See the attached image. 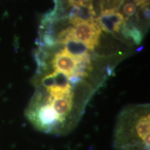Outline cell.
Segmentation results:
<instances>
[{"label":"cell","mask_w":150,"mask_h":150,"mask_svg":"<svg viewBox=\"0 0 150 150\" xmlns=\"http://www.w3.org/2000/svg\"><path fill=\"white\" fill-rule=\"evenodd\" d=\"M96 20L102 31L112 34L120 32L121 28L125 22V19L116 8L102 10Z\"/></svg>","instance_id":"7a4b0ae2"},{"label":"cell","mask_w":150,"mask_h":150,"mask_svg":"<svg viewBox=\"0 0 150 150\" xmlns=\"http://www.w3.org/2000/svg\"><path fill=\"white\" fill-rule=\"evenodd\" d=\"M72 7H84L89 8L93 5V0H67Z\"/></svg>","instance_id":"277c9868"},{"label":"cell","mask_w":150,"mask_h":150,"mask_svg":"<svg viewBox=\"0 0 150 150\" xmlns=\"http://www.w3.org/2000/svg\"><path fill=\"white\" fill-rule=\"evenodd\" d=\"M149 105H129L116 121L112 145L115 150H149Z\"/></svg>","instance_id":"6da1fadb"},{"label":"cell","mask_w":150,"mask_h":150,"mask_svg":"<svg viewBox=\"0 0 150 150\" xmlns=\"http://www.w3.org/2000/svg\"><path fill=\"white\" fill-rule=\"evenodd\" d=\"M138 7L139 6L135 0H122L116 8V10L124 17L125 20L129 21L134 16L138 18V16H137Z\"/></svg>","instance_id":"3957f363"},{"label":"cell","mask_w":150,"mask_h":150,"mask_svg":"<svg viewBox=\"0 0 150 150\" xmlns=\"http://www.w3.org/2000/svg\"><path fill=\"white\" fill-rule=\"evenodd\" d=\"M122 1V0H107V2L110 4V6L109 8H116Z\"/></svg>","instance_id":"5b68a950"}]
</instances>
